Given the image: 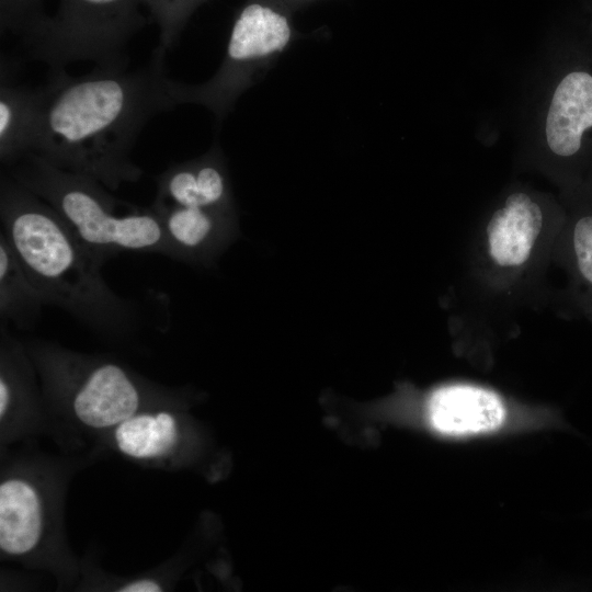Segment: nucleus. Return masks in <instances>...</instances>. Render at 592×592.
I'll return each instance as SVG.
<instances>
[{"label": "nucleus", "instance_id": "obj_7", "mask_svg": "<svg viewBox=\"0 0 592 592\" xmlns=\"http://www.w3.org/2000/svg\"><path fill=\"white\" fill-rule=\"evenodd\" d=\"M431 429L449 437H468L492 433L509 419L503 397L491 388L453 383L435 388L425 405Z\"/></svg>", "mask_w": 592, "mask_h": 592}, {"label": "nucleus", "instance_id": "obj_10", "mask_svg": "<svg viewBox=\"0 0 592 592\" xmlns=\"http://www.w3.org/2000/svg\"><path fill=\"white\" fill-rule=\"evenodd\" d=\"M592 129V73L574 70L556 87L546 117L549 149L561 158L577 156Z\"/></svg>", "mask_w": 592, "mask_h": 592}, {"label": "nucleus", "instance_id": "obj_13", "mask_svg": "<svg viewBox=\"0 0 592 592\" xmlns=\"http://www.w3.org/2000/svg\"><path fill=\"white\" fill-rule=\"evenodd\" d=\"M43 297L20 264L5 236L0 234V316L1 325L12 322L31 329L39 319Z\"/></svg>", "mask_w": 592, "mask_h": 592}, {"label": "nucleus", "instance_id": "obj_2", "mask_svg": "<svg viewBox=\"0 0 592 592\" xmlns=\"http://www.w3.org/2000/svg\"><path fill=\"white\" fill-rule=\"evenodd\" d=\"M2 234L45 305L94 329L119 333L135 322L133 305L105 283L104 259L78 237L45 201L1 174Z\"/></svg>", "mask_w": 592, "mask_h": 592}, {"label": "nucleus", "instance_id": "obj_20", "mask_svg": "<svg viewBox=\"0 0 592 592\" xmlns=\"http://www.w3.org/2000/svg\"><path fill=\"white\" fill-rule=\"evenodd\" d=\"M12 391L8 380L0 375V418L3 419L12 408Z\"/></svg>", "mask_w": 592, "mask_h": 592}, {"label": "nucleus", "instance_id": "obj_19", "mask_svg": "<svg viewBox=\"0 0 592 592\" xmlns=\"http://www.w3.org/2000/svg\"><path fill=\"white\" fill-rule=\"evenodd\" d=\"M162 590L161 585L151 579H139L132 581L117 591L119 592H160Z\"/></svg>", "mask_w": 592, "mask_h": 592}, {"label": "nucleus", "instance_id": "obj_9", "mask_svg": "<svg viewBox=\"0 0 592 592\" xmlns=\"http://www.w3.org/2000/svg\"><path fill=\"white\" fill-rule=\"evenodd\" d=\"M229 189L220 155L212 150L202 158L175 163L157 177L151 207H192L226 212Z\"/></svg>", "mask_w": 592, "mask_h": 592}, {"label": "nucleus", "instance_id": "obj_6", "mask_svg": "<svg viewBox=\"0 0 592 592\" xmlns=\"http://www.w3.org/2000/svg\"><path fill=\"white\" fill-rule=\"evenodd\" d=\"M36 357L55 389L67 394L72 411L93 429L116 426L138 412L140 385L122 366L92 362L59 349H38Z\"/></svg>", "mask_w": 592, "mask_h": 592}, {"label": "nucleus", "instance_id": "obj_14", "mask_svg": "<svg viewBox=\"0 0 592 592\" xmlns=\"http://www.w3.org/2000/svg\"><path fill=\"white\" fill-rule=\"evenodd\" d=\"M151 208L181 260L208 249L226 227V212L192 207Z\"/></svg>", "mask_w": 592, "mask_h": 592}, {"label": "nucleus", "instance_id": "obj_17", "mask_svg": "<svg viewBox=\"0 0 592 592\" xmlns=\"http://www.w3.org/2000/svg\"><path fill=\"white\" fill-rule=\"evenodd\" d=\"M196 2L197 0H144L159 25V52L166 54L172 47Z\"/></svg>", "mask_w": 592, "mask_h": 592}, {"label": "nucleus", "instance_id": "obj_12", "mask_svg": "<svg viewBox=\"0 0 592 592\" xmlns=\"http://www.w3.org/2000/svg\"><path fill=\"white\" fill-rule=\"evenodd\" d=\"M39 118V94L8 82L0 86V159L10 167L33 151Z\"/></svg>", "mask_w": 592, "mask_h": 592}, {"label": "nucleus", "instance_id": "obj_1", "mask_svg": "<svg viewBox=\"0 0 592 592\" xmlns=\"http://www.w3.org/2000/svg\"><path fill=\"white\" fill-rule=\"evenodd\" d=\"M163 59L156 49L138 70L96 66L78 77L64 68L52 70L48 82L38 88L32 152L109 190L138 181L143 170L130 157L136 139L153 115L175 106Z\"/></svg>", "mask_w": 592, "mask_h": 592}, {"label": "nucleus", "instance_id": "obj_16", "mask_svg": "<svg viewBox=\"0 0 592 592\" xmlns=\"http://www.w3.org/2000/svg\"><path fill=\"white\" fill-rule=\"evenodd\" d=\"M567 250L583 306L592 316V210L578 215L571 223L567 232Z\"/></svg>", "mask_w": 592, "mask_h": 592}, {"label": "nucleus", "instance_id": "obj_3", "mask_svg": "<svg viewBox=\"0 0 592 592\" xmlns=\"http://www.w3.org/2000/svg\"><path fill=\"white\" fill-rule=\"evenodd\" d=\"M7 172L50 205L95 254L105 261L122 252L160 253L178 259L152 208L117 200L99 181L27 153Z\"/></svg>", "mask_w": 592, "mask_h": 592}, {"label": "nucleus", "instance_id": "obj_18", "mask_svg": "<svg viewBox=\"0 0 592 592\" xmlns=\"http://www.w3.org/2000/svg\"><path fill=\"white\" fill-rule=\"evenodd\" d=\"M43 15L39 0H1V27L24 34Z\"/></svg>", "mask_w": 592, "mask_h": 592}, {"label": "nucleus", "instance_id": "obj_5", "mask_svg": "<svg viewBox=\"0 0 592 592\" xmlns=\"http://www.w3.org/2000/svg\"><path fill=\"white\" fill-rule=\"evenodd\" d=\"M291 38L284 14L258 2L247 4L232 25L223 64L212 79L200 86L170 80L174 105L198 103L224 116L260 68L283 52Z\"/></svg>", "mask_w": 592, "mask_h": 592}, {"label": "nucleus", "instance_id": "obj_11", "mask_svg": "<svg viewBox=\"0 0 592 592\" xmlns=\"http://www.w3.org/2000/svg\"><path fill=\"white\" fill-rule=\"evenodd\" d=\"M44 508L37 488L21 477L0 485V549L10 556L31 553L39 543Z\"/></svg>", "mask_w": 592, "mask_h": 592}, {"label": "nucleus", "instance_id": "obj_8", "mask_svg": "<svg viewBox=\"0 0 592 592\" xmlns=\"http://www.w3.org/2000/svg\"><path fill=\"white\" fill-rule=\"evenodd\" d=\"M545 217L528 194L514 192L496 209L485 229V252L491 266L502 272L522 270L533 258Z\"/></svg>", "mask_w": 592, "mask_h": 592}, {"label": "nucleus", "instance_id": "obj_15", "mask_svg": "<svg viewBox=\"0 0 592 592\" xmlns=\"http://www.w3.org/2000/svg\"><path fill=\"white\" fill-rule=\"evenodd\" d=\"M118 449L137 459L162 457L172 452L179 439L174 415L168 411L136 412L115 426Z\"/></svg>", "mask_w": 592, "mask_h": 592}, {"label": "nucleus", "instance_id": "obj_4", "mask_svg": "<svg viewBox=\"0 0 592 592\" xmlns=\"http://www.w3.org/2000/svg\"><path fill=\"white\" fill-rule=\"evenodd\" d=\"M144 0H61L54 18L43 16L22 36L33 58L52 70L78 60L126 68L125 46L141 23Z\"/></svg>", "mask_w": 592, "mask_h": 592}]
</instances>
